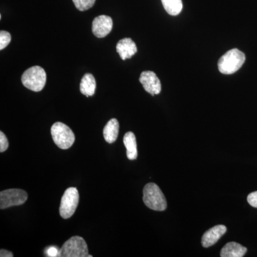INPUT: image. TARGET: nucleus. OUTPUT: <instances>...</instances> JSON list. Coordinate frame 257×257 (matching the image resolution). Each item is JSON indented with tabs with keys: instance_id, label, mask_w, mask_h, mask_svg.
<instances>
[{
	"instance_id": "f257e3e1",
	"label": "nucleus",
	"mask_w": 257,
	"mask_h": 257,
	"mask_svg": "<svg viewBox=\"0 0 257 257\" xmlns=\"http://www.w3.org/2000/svg\"><path fill=\"white\" fill-rule=\"evenodd\" d=\"M246 57L238 49L228 51L218 62L219 72L224 74H231L237 72L244 63Z\"/></svg>"
},
{
	"instance_id": "f03ea898",
	"label": "nucleus",
	"mask_w": 257,
	"mask_h": 257,
	"mask_svg": "<svg viewBox=\"0 0 257 257\" xmlns=\"http://www.w3.org/2000/svg\"><path fill=\"white\" fill-rule=\"evenodd\" d=\"M143 201L145 205L152 210L164 211L167 209V203L165 195L156 184L149 183L145 185L143 190Z\"/></svg>"
},
{
	"instance_id": "7ed1b4c3",
	"label": "nucleus",
	"mask_w": 257,
	"mask_h": 257,
	"mask_svg": "<svg viewBox=\"0 0 257 257\" xmlns=\"http://www.w3.org/2000/svg\"><path fill=\"white\" fill-rule=\"evenodd\" d=\"M23 85L33 92H40L45 87L47 74L40 66H34L27 69L22 76Z\"/></svg>"
},
{
	"instance_id": "20e7f679",
	"label": "nucleus",
	"mask_w": 257,
	"mask_h": 257,
	"mask_svg": "<svg viewBox=\"0 0 257 257\" xmlns=\"http://www.w3.org/2000/svg\"><path fill=\"white\" fill-rule=\"evenodd\" d=\"M51 135L54 143L61 150H68L75 141V136L72 130L60 121L52 125Z\"/></svg>"
},
{
	"instance_id": "39448f33",
	"label": "nucleus",
	"mask_w": 257,
	"mask_h": 257,
	"mask_svg": "<svg viewBox=\"0 0 257 257\" xmlns=\"http://www.w3.org/2000/svg\"><path fill=\"white\" fill-rule=\"evenodd\" d=\"M61 257H92L88 252L85 240L79 236H74L67 240L60 249Z\"/></svg>"
},
{
	"instance_id": "423d86ee",
	"label": "nucleus",
	"mask_w": 257,
	"mask_h": 257,
	"mask_svg": "<svg viewBox=\"0 0 257 257\" xmlns=\"http://www.w3.org/2000/svg\"><path fill=\"white\" fill-rule=\"evenodd\" d=\"M79 200V192L75 187H69L64 193L60 207V216L64 219H69L75 212Z\"/></svg>"
},
{
	"instance_id": "0eeeda50",
	"label": "nucleus",
	"mask_w": 257,
	"mask_h": 257,
	"mask_svg": "<svg viewBox=\"0 0 257 257\" xmlns=\"http://www.w3.org/2000/svg\"><path fill=\"white\" fill-rule=\"evenodd\" d=\"M28 193L23 189H10L0 192V209L21 205L28 200Z\"/></svg>"
},
{
	"instance_id": "6e6552de",
	"label": "nucleus",
	"mask_w": 257,
	"mask_h": 257,
	"mask_svg": "<svg viewBox=\"0 0 257 257\" xmlns=\"http://www.w3.org/2000/svg\"><path fill=\"white\" fill-rule=\"evenodd\" d=\"M140 82L144 89L152 96L159 94L162 90V84L157 74L152 71H145L141 74Z\"/></svg>"
},
{
	"instance_id": "1a4fd4ad",
	"label": "nucleus",
	"mask_w": 257,
	"mask_h": 257,
	"mask_svg": "<svg viewBox=\"0 0 257 257\" xmlns=\"http://www.w3.org/2000/svg\"><path fill=\"white\" fill-rule=\"evenodd\" d=\"M113 28L112 19L106 15H100L94 19L92 32L98 38H103L110 33Z\"/></svg>"
},
{
	"instance_id": "9d476101",
	"label": "nucleus",
	"mask_w": 257,
	"mask_h": 257,
	"mask_svg": "<svg viewBox=\"0 0 257 257\" xmlns=\"http://www.w3.org/2000/svg\"><path fill=\"white\" fill-rule=\"evenodd\" d=\"M224 225H216L214 227L208 230L203 235L202 244L204 247L208 248L217 242L219 239L226 232Z\"/></svg>"
},
{
	"instance_id": "9b49d317",
	"label": "nucleus",
	"mask_w": 257,
	"mask_h": 257,
	"mask_svg": "<svg viewBox=\"0 0 257 257\" xmlns=\"http://www.w3.org/2000/svg\"><path fill=\"white\" fill-rule=\"evenodd\" d=\"M116 52L121 60H126L131 58L138 52L136 44L130 38H124L120 40L116 45Z\"/></svg>"
},
{
	"instance_id": "f8f14e48",
	"label": "nucleus",
	"mask_w": 257,
	"mask_h": 257,
	"mask_svg": "<svg viewBox=\"0 0 257 257\" xmlns=\"http://www.w3.org/2000/svg\"><path fill=\"white\" fill-rule=\"evenodd\" d=\"M247 251V248L239 243L229 242L221 249L220 256L221 257H242Z\"/></svg>"
},
{
	"instance_id": "ddd939ff",
	"label": "nucleus",
	"mask_w": 257,
	"mask_h": 257,
	"mask_svg": "<svg viewBox=\"0 0 257 257\" xmlns=\"http://www.w3.org/2000/svg\"><path fill=\"white\" fill-rule=\"evenodd\" d=\"M79 89L81 93L87 97L94 95L96 90V81L92 74L87 73L83 76Z\"/></svg>"
},
{
	"instance_id": "4468645a",
	"label": "nucleus",
	"mask_w": 257,
	"mask_h": 257,
	"mask_svg": "<svg viewBox=\"0 0 257 257\" xmlns=\"http://www.w3.org/2000/svg\"><path fill=\"white\" fill-rule=\"evenodd\" d=\"M119 121L117 119H111L108 121L103 131L104 140L106 143L112 144L116 141L119 134Z\"/></svg>"
},
{
	"instance_id": "2eb2a0df",
	"label": "nucleus",
	"mask_w": 257,
	"mask_h": 257,
	"mask_svg": "<svg viewBox=\"0 0 257 257\" xmlns=\"http://www.w3.org/2000/svg\"><path fill=\"white\" fill-rule=\"evenodd\" d=\"M123 142L126 149V155L128 160H136L138 157V147H137L136 137L135 134L132 132L125 134Z\"/></svg>"
},
{
	"instance_id": "dca6fc26",
	"label": "nucleus",
	"mask_w": 257,
	"mask_h": 257,
	"mask_svg": "<svg viewBox=\"0 0 257 257\" xmlns=\"http://www.w3.org/2000/svg\"><path fill=\"white\" fill-rule=\"evenodd\" d=\"M162 5L169 15L177 16L183 8L182 0H161Z\"/></svg>"
},
{
	"instance_id": "f3484780",
	"label": "nucleus",
	"mask_w": 257,
	"mask_h": 257,
	"mask_svg": "<svg viewBox=\"0 0 257 257\" xmlns=\"http://www.w3.org/2000/svg\"><path fill=\"white\" fill-rule=\"evenodd\" d=\"M72 1L77 10L84 12L92 8L95 4L96 0H72Z\"/></svg>"
},
{
	"instance_id": "a211bd4d",
	"label": "nucleus",
	"mask_w": 257,
	"mask_h": 257,
	"mask_svg": "<svg viewBox=\"0 0 257 257\" xmlns=\"http://www.w3.org/2000/svg\"><path fill=\"white\" fill-rule=\"evenodd\" d=\"M11 35L8 32L2 30L0 32V50H4L11 42Z\"/></svg>"
},
{
	"instance_id": "6ab92c4d",
	"label": "nucleus",
	"mask_w": 257,
	"mask_h": 257,
	"mask_svg": "<svg viewBox=\"0 0 257 257\" xmlns=\"http://www.w3.org/2000/svg\"><path fill=\"white\" fill-rule=\"evenodd\" d=\"M9 147L8 138L3 132H0V152H4Z\"/></svg>"
},
{
	"instance_id": "aec40b11",
	"label": "nucleus",
	"mask_w": 257,
	"mask_h": 257,
	"mask_svg": "<svg viewBox=\"0 0 257 257\" xmlns=\"http://www.w3.org/2000/svg\"><path fill=\"white\" fill-rule=\"evenodd\" d=\"M247 201L251 207L257 208V191L248 194Z\"/></svg>"
},
{
	"instance_id": "412c9836",
	"label": "nucleus",
	"mask_w": 257,
	"mask_h": 257,
	"mask_svg": "<svg viewBox=\"0 0 257 257\" xmlns=\"http://www.w3.org/2000/svg\"><path fill=\"white\" fill-rule=\"evenodd\" d=\"M47 256L51 257L60 256V250L55 246H51L47 248Z\"/></svg>"
},
{
	"instance_id": "4be33fe9",
	"label": "nucleus",
	"mask_w": 257,
	"mask_h": 257,
	"mask_svg": "<svg viewBox=\"0 0 257 257\" xmlns=\"http://www.w3.org/2000/svg\"><path fill=\"white\" fill-rule=\"evenodd\" d=\"M0 256L1 257H13L14 256L13 252L8 251V250L1 249L0 250Z\"/></svg>"
}]
</instances>
